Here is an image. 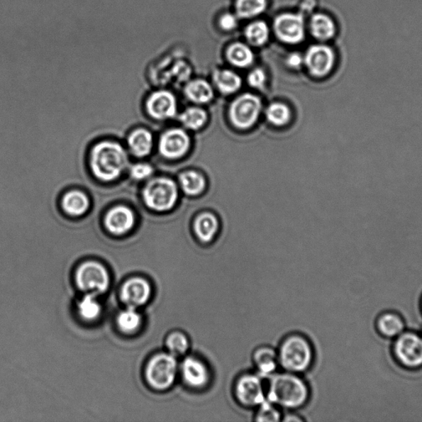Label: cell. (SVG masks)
Masks as SVG:
<instances>
[{"label": "cell", "instance_id": "3", "mask_svg": "<svg viewBox=\"0 0 422 422\" xmlns=\"http://www.w3.org/2000/svg\"><path fill=\"white\" fill-rule=\"evenodd\" d=\"M278 354L279 365L287 372L299 374L311 366L313 352L311 344L301 335H289L283 340Z\"/></svg>", "mask_w": 422, "mask_h": 422}, {"label": "cell", "instance_id": "39", "mask_svg": "<svg viewBox=\"0 0 422 422\" xmlns=\"http://www.w3.org/2000/svg\"><path fill=\"white\" fill-rule=\"evenodd\" d=\"M282 420L284 421H302V419L301 418H299L298 416L291 414V413H289V414L284 416V418Z\"/></svg>", "mask_w": 422, "mask_h": 422}, {"label": "cell", "instance_id": "8", "mask_svg": "<svg viewBox=\"0 0 422 422\" xmlns=\"http://www.w3.org/2000/svg\"><path fill=\"white\" fill-rule=\"evenodd\" d=\"M262 103L257 96L243 94L233 101L230 109L232 123L240 129H248L258 119Z\"/></svg>", "mask_w": 422, "mask_h": 422}, {"label": "cell", "instance_id": "26", "mask_svg": "<svg viewBox=\"0 0 422 422\" xmlns=\"http://www.w3.org/2000/svg\"><path fill=\"white\" fill-rule=\"evenodd\" d=\"M181 187L186 194L199 195L204 190L206 182L204 177L194 171L183 172L179 177Z\"/></svg>", "mask_w": 422, "mask_h": 422}, {"label": "cell", "instance_id": "21", "mask_svg": "<svg viewBox=\"0 0 422 422\" xmlns=\"http://www.w3.org/2000/svg\"><path fill=\"white\" fill-rule=\"evenodd\" d=\"M310 28L313 37L321 40L332 39L337 32L333 19L323 13L314 15L310 22Z\"/></svg>", "mask_w": 422, "mask_h": 422}, {"label": "cell", "instance_id": "6", "mask_svg": "<svg viewBox=\"0 0 422 422\" xmlns=\"http://www.w3.org/2000/svg\"><path fill=\"white\" fill-rule=\"evenodd\" d=\"M76 286L81 291L101 294L110 287V274L103 264L89 261L81 264L75 272Z\"/></svg>", "mask_w": 422, "mask_h": 422}, {"label": "cell", "instance_id": "30", "mask_svg": "<svg viewBox=\"0 0 422 422\" xmlns=\"http://www.w3.org/2000/svg\"><path fill=\"white\" fill-rule=\"evenodd\" d=\"M267 4V0H238L237 13L242 18H252L262 13Z\"/></svg>", "mask_w": 422, "mask_h": 422}, {"label": "cell", "instance_id": "23", "mask_svg": "<svg viewBox=\"0 0 422 422\" xmlns=\"http://www.w3.org/2000/svg\"><path fill=\"white\" fill-rule=\"evenodd\" d=\"M116 323L121 331L124 333H134L141 326L142 317L136 309L127 307L118 314Z\"/></svg>", "mask_w": 422, "mask_h": 422}, {"label": "cell", "instance_id": "19", "mask_svg": "<svg viewBox=\"0 0 422 422\" xmlns=\"http://www.w3.org/2000/svg\"><path fill=\"white\" fill-rule=\"evenodd\" d=\"M127 141L131 154L138 157L148 156L154 145V140L150 132L145 129L132 131Z\"/></svg>", "mask_w": 422, "mask_h": 422}, {"label": "cell", "instance_id": "14", "mask_svg": "<svg viewBox=\"0 0 422 422\" xmlns=\"http://www.w3.org/2000/svg\"><path fill=\"white\" fill-rule=\"evenodd\" d=\"M274 30L279 39L289 44L301 43L304 37V20L299 15L284 13L274 22Z\"/></svg>", "mask_w": 422, "mask_h": 422}, {"label": "cell", "instance_id": "10", "mask_svg": "<svg viewBox=\"0 0 422 422\" xmlns=\"http://www.w3.org/2000/svg\"><path fill=\"white\" fill-rule=\"evenodd\" d=\"M394 352L401 363L418 367L422 365V338L413 333L401 335L396 340Z\"/></svg>", "mask_w": 422, "mask_h": 422}, {"label": "cell", "instance_id": "25", "mask_svg": "<svg viewBox=\"0 0 422 422\" xmlns=\"http://www.w3.org/2000/svg\"><path fill=\"white\" fill-rule=\"evenodd\" d=\"M217 88L223 94H233L241 87L242 81L238 74L231 70L217 71L215 74Z\"/></svg>", "mask_w": 422, "mask_h": 422}, {"label": "cell", "instance_id": "12", "mask_svg": "<svg viewBox=\"0 0 422 422\" xmlns=\"http://www.w3.org/2000/svg\"><path fill=\"white\" fill-rule=\"evenodd\" d=\"M305 62L313 75L324 77L334 68L335 55L334 50L325 45H317L310 48L305 57Z\"/></svg>", "mask_w": 422, "mask_h": 422}, {"label": "cell", "instance_id": "18", "mask_svg": "<svg viewBox=\"0 0 422 422\" xmlns=\"http://www.w3.org/2000/svg\"><path fill=\"white\" fill-rule=\"evenodd\" d=\"M64 211L67 215L79 217L84 215L90 207V201L84 192L79 190L70 191L64 196L61 202Z\"/></svg>", "mask_w": 422, "mask_h": 422}, {"label": "cell", "instance_id": "28", "mask_svg": "<svg viewBox=\"0 0 422 422\" xmlns=\"http://www.w3.org/2000/svg\"><path fill=\"white\" fill-rule=\"evenodd\" d=\"M227 55L228 60L238 67H247L253 62V53L244 44L232 45L228 50Z\"/></svg>", "mask_w": 422, "mask_h": 422}, {"label": "cell", "instance_id": "31", "mask_svg": "<svg viewBox=\"0 0 422 422\" xmlns=\"http://www.w3.org/2000/svg\"><path fill=\"white\" fill-rule=\"evenodd\" d=\"M183 125L191 130H198L205 125L207 114L204 110L198 108L188 109L180 118Z\"/></svg>", "mask_w": 422, "mask_h": 422}, {"label": "cell", "instance_id": "2", "mask_svg": "<svg viewBox=\"0 0 422 422\" xmlns=\"http://www.w3.org/2000/svg\"><path fill=\"white\" fill-rule=\"evenodd\" d=\"M128 166L126 150L116 142L104 141L94 147L90 167L96 179L104 182L118 179Z\"/></svg>", "mask_w": 422, "mask_h": 422}, {"label": "cell", "instance_id": "15", "mask_svg": "<svg viewBox=\"0 0 422 422\" xmlns=\"http://www.w3.org/2000/svg\"><path fill=\"white\" fill-rule=\"evenodd\" d=\"M106 230L111 235L121 236L130 232L135 225V216L129 207L116 206L106 213L104 218Z\"/></svg>", "mask_w": 422, "mask_h": 422}, {"label": "cell", "instance_id": "34", "mask_svg": "<svg viewBox=\"0 0 422 422\" xmlns=\"http://www.w3.org/2000/svg\"><path fill=\"white\" fill-rule=\"evenodd\" d=\"M255 421L277 422L282 420V415L277 406L267 399L257 406Z\"/></svg>", "mask_w": 422, "mask_h": 422}, {"label": "cell", "instance_id": "9", "mask_svg": "<svg viewBox=\"0 0 422 422\" xmlns=\"http://www.w3.org/2000/svg\"><path fill=\"white\" fill-rule=\"evenodd\" d=\"M183 382L191 389L201 390L210 384L211 374L209 367L201 359L193 355L183 359L179 365Z\"/></svg>", "mask_w": 422, "mask_h": 422}, {"label": "cell", "instance_id": "29", "mask_svg": "<svg viewBox=\"0 0 422 422\" xmlns=\"http://www.w3.org/2000/svg\"><path fill=\"white\" fill-rule=\"evenodd\" d=\"M378 326L381 333L391 338L401 334L404 329V324L401 319L392 313L385 314L381 317Z\"/></svg>", "mask_w": 422, "mask_h": 422}, {"label": "cell", "instance_id": "16", "mask_svg": "<svg viewBox=\"0 0 422 422\" xmlns=\"http://www.w3.org/2000/svg\"><path fill=\"white\" fill-rule=\"evenodd\" d=\"M146 108L152 118L170 119L174 118L176 114L177 101L170 91H157L150 96L146 103Z\"/></svg>", "mask_w": 422, "mask_h": 422}, {"label": "cell", "instance_id": "1", "mask_svg": "<svg viewBox=\"0 0 422 422\" xmlns=\"http://www.w3.org/2000/svg\"><path fill=\"white\" fill-rule=\"evenodd\" d=\"M309 396L308 385L297 374L286 371L271 375L267 391V399L278 408H301L306 404Z\"/></svg>", "mask_w": 422, "mask_h": 422}, {"label": "cell", "instance_id": "5", "mask_svg": "<svg viewBox=\"0 0 422 422\" xmlns=\"http://www.w3.org/2000/svg\"><path fill=\"white\" fill-rule=\"evenodd\" d=\"M142 196L145 205L150 210L167 211L176 204L177 188L174 181L167 177H157L147 183Z\"/></svg>", "mask_w": 422, "mask_h": 422}, {"label": "cell", "instance_id": "20", "mask_svg": "<svg viewBox=\"0 0 422 422\" xmlns=\"http://www.w3.org/2000/svg\"><path fill=\"white\" fill-rule=\"evenodd\" d=\"M217 218L210 213H201L196 218L194 231L201 243H211L218 231Z\"/></svg>", "mask_w": 422, "mask_h": 422}, {"label": "cell", "instance_id": "36", "mask_svg": "<svg viewBox=\"0 0 422 422\" xmlns=\"http://www.w3.org/2000/svg\"><path fill=\"white\" fill-rule=\"evenodd\" d=\"M266 82V74L262 70H255L248 76V83L254 88H262Z\"/></svg>", "mask_w": 422, "mask_h": 422}, {"label": "cell", "instance_id": "22", "mask_svg": "<svg viewBox=\"0 0 422 422\" xmlns=\"http://www.w3.org/2000/svg\"><path fill=\"white\" fill-rule=\"evenodd\" d=\"M77 312L81 318L87 322H93L98 319L103 312L98 296L94 294L85 293L77 304Z\"/></svg>", "mask_w": 422, "mask_h": 422}, {"label": "cell", "instance_id": "7", "mask_svg": "<svg viewBox=\"0 0 422 422\" xmlns=\"http://www.w3.org/2000/svg\"><path fill=\"white\" fill-rule=\"evenodd\" d=\"M235 396L240 404L249 408L260 406L267 400V392L262 376L257 374H244L235 384Z\"/></svg>", "mask_w": 422, "mask_h": 422}, {"label": "cell", "instance_id": "32", "mask_svg": "<svg viewBox=\"0 0 422 422\" xmlns=\"http://www.w3.org/2000/svg\"><path fill=\"white\" fill-rule=\"evenodd\" d=\"M246 37L249 43L254 45H262L267 42L269 29L263 22L253 23L246 29Z\"/></svg>", "mask_w": 422, "mask_h": 422}, {"label": "cell", "instance_id": "33", "mask_svg": "<svg viewBox=\"0 0 422 422\" xmlns=\"http://www.w3.org/2000/svg\"><path fill=\"white\" fill-rule=\"evenodd\" d=\"M267 118L274 126H284L291 118V111L284 104H273L267 110Z\"/></svg>", "mask_w": 422, "mask_h": 422}, {"label": "cell", "instance_id": "11", "mask_svg": "<svg viewBox=\"0 0 422 422\" xmlns=\"http://www.w3.org/2000/svg\"><path fill=\"white\" fill-rule=\"evenodd\" d=\"M151 294V286L146 279L132 277L122 286L121 299L127 307L137 309L148 303Z\"/></svg>", "mask_w": 422, "mask_h": 422}, {"label": "cell", "instance_id": "27", "mask_svg": "<svg viewBox=\"0 0 422 422\" xmlns=\"http://www.w3.org/2000/svg\"><path fill=\"white\" fill-rule=\"evenodd\" d=\"M167 352L174 357H183L190 348V340L187 335L181 331L172 332L166 338Z\"/></svg>", "mask_w": 422, "mask_h": 422}, {"label": "cell", "instance_id": "35", "mask_svg": "<svg viewBox=\"0 0 422 422\" xmlns=\"http://www.w3.org/2000/svg\"><path fill=\"white\" fill-rule=\"evenodd\" d=\"M154 172V169L149 164L140 162V164L131 166L130 174L132 179L136 181H143L150 179Z\"/></svg>", "mask_w": 422, "mask_h": 422}, {"label": "cell", "instance_id": "17", "mask_svg": "<svg viewBox=\"0 0 422 422\" xmlns=\"http://www.w3.org/2000/svg\"><path fill=\"white\" fill-rule=\"evenodd\" d=\"M253 364L260 376H271L279 365L278 354L270 347H261L255 350L252 355Z\"/></svg>", "mask_w": 422, "mask_h": 422}, {"label": "cell", "instance_id": "38", "mask_svg": "<svg viewBox=\"0 0 422 422\" xmlns=\"http://www.w3.org/2000/svg\"><path fill=\"white\" fill-rule=\"evenodd\" d=\"M302 63V59L297 54H294L288 59V64L291 67L298 68Z\"/></svg>", "mask_w": 422, "mask_h": 422}, {"label": "cell", "instance_id": "13", "mask_svg": "<svg viewBox=\"0 0 422 422\" xmlns=\"http://www.w3.org/2000/svg\"><path fill=\"white\" fill-rule=\"evenodd\" d=\"M189 147V136L181 129L166 131L161 136L159 143L161 155L170 160L179 159L186 154Z\"/></svg>", "mask_w": 422, "mask_h": 422}, {"label": "cell", "instance_id": "4", "mask_svg": "<svg viewBox=\"0 0 422 422\" xmlns=\"http://www.w3.org/2000/svg\"><path fill=\"white\" fill-rule=\"evenodd\" d=\"M179 373L177 357L170 352L156 354L145 369V378L150 387L157 391H165L174 384Z\"/></svg>", "mask_w": 422, "mask_h": 422}, {"label": "cell", "instance_id": "37", "mask_svg": "<svg viewBox=\"0 0 422 422\" xmlns=\"http://www.w3.org/2000/svg\"><path fill=\"white\" fill-rule=\"evenodd\" d=\"M237 23V18L232 14H225L221 19V26L226 30L235 28Z\"/></svg>", "mask_w": 422, "mask_h": 422}, {"label": "cell", "instance_id": "24", "mask_svg": "<svg viewBox=\"0 0 422 422\" xmlns=\"http://www.w3.org/2000/svg\"><path fill=\"white\" fill-rule=\"evenodd\" d=\"M187 98L196 104H206L213 98L211 86L204 80L192 81L187 86Z\"/></svg>", "mask_w": 422, "mask_h": 422}]
</instances>
